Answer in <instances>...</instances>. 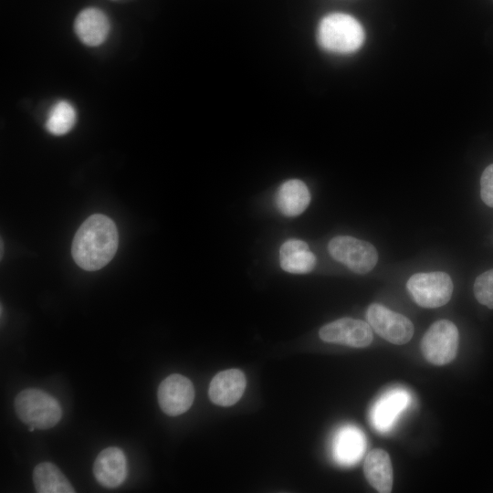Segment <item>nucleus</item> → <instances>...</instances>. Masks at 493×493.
I'll use <instances>...</instances> for the list:
<instances>
[{
  "mask_svg": "<svg viewBox=\"0 0 493 493\" xmlns=\"http://www.w3.org/2000/svg\"><path fill=\"white\" fill-rule=\"evenodd\" d=\"M118 244L115 223L104 215L96 214L88 217L76 232L71 253L78 266L95 271L113 258Z\"/></svg>",
  "mask_w": 493,
  "mask_h": 493,
  "instance_id": "nucleus-1",
  "label": "nucleus"
},
{
  "mask_svg": "<svg viewBox=\"0 0 493 493\" xmlns=\"http://www.w3.org/2000/svg\"><path fill=\"white\" fill-rule=\"evenodd\" d=\"M362 26L353 16L344 13H331L320 22L317 32L319 45L326 51L349 54L363 44Z\"/></svg>",
  "mask_w": 493,
  "mask_h": 493,
  "instance_id": "nucleus-2",
  "label": "nucleus"
},
{
  "mask_svg": "<svg viewBox=\"0 0 493 493\" xmlns=\"http://www.w3.org/2000/svg\"><path fill=\"white\" fill-rule=\"evenodd\" d=\"M15 409L23 423L42 430L55 426L62 416L58 400L35 388L25 389L16 395Z\"/></svg>",
  "mask_w": 493,
  "mask_h": 493,
  "instance_id": "nucleus-3",
  "label": "nucleus"
},
{
  "mask_svg": "<svg viewBox=\"0 0 493 493\" xmlns=\"http://www.w3.org/2000/svg\"><path fill=\"white\" fill-rule=\"evenodd\" d=\"M406 288L416 304L434 309L446 304L453 293V282L448 274L442 271L414 274Z\"/></svg>",
  "mask_w": 493,
  "mask_h": 493,
  "instance_id": "nucleus-4",
  "label": "nucleus"
},
{
  "mask_svg": "<svg viewBox=\"0 0 493 493\" xmlns=\"http://www.w3.org/2000/svg\"><path fill=\"white\" fill-rule=\"evenodd\" d=\"M458 341L456 326L448 320H440L434 322L424 334L421 351L427 362L441 366L455 359Z\"/></svg>",
  "mask_w": 493,
  "mask_h": 493,
  "instance_id": "nucleus-5",
  "label": "nucleus"
},
{
  "mask_svg": "<svg viewBox=\"0 0 493 493\" xmlns=\"http://www.w3.org/2000/svg\"><path fill=\"white\" fill-rule=\"evenodd\" d=\"M330 256L357 274L370 272L378 261V253L369 242L350 236L333 237L328 245Z\"/></svg>",
  "mask_w": 493,
  "mask_h": 493,
  "instance_id": "nucleus-6",
  "label": "nucleus"
},
{
  "mask_svg": "<svg viewBox=\"0 0 493 493\" xmlns=\"http://www.w3.org/2000/svg\"><path fill=\"white\" fill-rule=\"evenodd\" d=\"M366 318L372 329L391 343H407L414 335V328L408 318L381 304H371Z\"/></svg>",
  "mask_w": 493,
  "mask_h": 493,
  "instance_id": "nucleus-7",
  "label": "nucleus"
},
{
  "mask_svg": "<svg viewBox=\"0 0 493 493\" xmlns=\"http://www.w3.org/2000/svg\"><path fill=\"white\" fill-rule=\"evenodd\" d=\"M319 335L323 341L354 348L367 347L373 339L370 324L352 318H341L322 326Z\"/></svg>",
  "mask_w": 493,
  "mask_h": 493,
  "instance_id": "nucleus-8",
  "label": "nucleus"
},
{
  "mask_svg": "<svg viewBox=\"0 0 493 493\" xmlns=\"http://www.w3.org/2000/svg\"><path fill=\"white\" fill-rule=\"evenodd\" d=\"M157 397L163 412L176 416L185 413L193 404L194 385L185 376L173 373L160 383Z\"/></svg>",
  "mask_w": 493,
  "mask_h": 493,
  "instance_id": "nucleus-9",
  "label": "nucleus"
},
{
  "mask_svg": "<svg viewBox=\"0 0 493 493\" xmlns=\"http://www.w3.org/2000/svg\"><path fill=\"white\" fill-rule=\"evenodd\" d=\"M93 473L96 480L105 488L121 486L127 477V460L123 451L115 446L103 449L94 461Z\"/></svg>",
  "mask_w": 493,
  "mask_h": 493,
  "instance_id": "nucleus-10",
  "label": "nucleus"
},
{
  "mask_svg": "<svg viewBox=\"0 0 493 493\" xmlns=\"http://www.w3.org/2000/svg\"><path fill=\"white\" fill-rule=\"evenodd\" d=\"M246 385V377L241 370L228 369L219 372L210 383L209 398L215 404L231 406L241 398Z\"/></svg>",
  "mask_w": 493,
  "mask_h": 493,
  "instance_id": "nucleus-11",
  "label": "nucleus"
},
{
  "mask_svg": "<svg viewBox=\"0 0 493 493\" xmlns=\"http://www.w3.org/2000/svg\"><path fill=\"white\" fill-rule=\"evenodd\" d=\"M74 29L82 43L89 47H97L107 38L110 22L103 11L89 7L77 16Z\"/></svg>",
  "mask_w": 493,
  "mask_h": 493,
  "instance_id": "nucleus-12",
  "label": "nucleus"
},
{
  "mask_svg": "<svg viewBox=\"0 0 493 493\" xmlns=\"http://www.w3.org/2000/svg\"><path fill=\"white\" fill-rule=\"evenodd\" d=\"M365 445L364 435L360 429L352 425L344 426L338 431L333 439V456L341 465H353L363 455Z\"/></svg>",
  "mask_w": 493,
  "mask_h": 493,
  "instance_id": "nucleus-13",
  "label": "nucleus"
},
{
  "mask_svg": "<svg viewBox=\"0 0 493 493\" xmlns=\"http://www.w3.org/2000/svg\"><path fill=\"white\" fill-rule=\"evenodd\" d=\"M363 472L370 485L380 493L393 488V467L390 456L381 448L372 449L365 457Z\"/></svg>",
  "mask_w": 493,
  "mask_h": 493,
  "instance_id": "nucleus-14",
  "label": "nucleus"
},
{
  "mask_svg": "<svg viewBox=\"0 0 493 493\" xmlns=\"http://www.w3.org/2000/svg\"><path fill=\"white\" fill-rule=\"evenodd\" d=\"M309 202L310 194L307 185L297 179L283 183L275 196L277 208L282 215L288 217L300 215Z\"/></svg>",
  "mask_w": 493,
  "mask_h": 493,
  "instance_id": "nucleus-15",
  "label": "nucleus"
},
{
  "mask_svg": "<svg viewBox=\"0 0 493 493\" xmlns=\"http://www.w3.org/2000/svg\"><path fill=\"white\" fill-rule=\"evenodd\" d=\"M408 403L409 393L404 390L394 389L384 393L372 409L373 425L381 432L388 430Z\"/></svg>",
  "mask_w": 493,
  "mask_h": 493,
  "instance_id": "nucleus-16",
  "label": "nucleus"
},
{
  "mask_svg": "<svg viewBox=\"0 0 493 493\" xmlns=\"http://www.w3.org/2000/svg\"><path fill=\"white\" fill-rule=\"evenodd\" d=\"M279 261L283 270L293 274H306L313 270L316 257L306 242L299 239L286 241L280 247Z\"/></svg>",
  "mask_w": 493,
  "mask_h": 493,
  "instance_id": "nucleus-17",
  "label": "nucleus"
},
{
  "mask_svg": "<svg viewBox=\"0 0 493 493\" xmlns=\"http://www.w3.org/2000/svg\"><path fill=\"white\" fill-rule=\"evenodd\" d=\"M33 482L38 493H74L75 489L60 471L50 462L38 464L33 471Z\"/></svg>",
  "mask_w": 493,
  "mask_h": 493,
  "instance_id": "nucleus-18",
  "label": "nucleus"
},
{
  "mask_svg": "<svg viewBox=\"0 0 493 493\" xmlns=\"http://www.w3.org/2000/svg\"><path fill=\"white\" fill-rule=\"evenodd\" d=\"M76 123V110L66 100H59L53 105L46 121L47 130L54 135L68 133Z\"/></svg>",
  "mask_w": 493,
  "mask_h": 493,
  "instance_id": "nucleus-19",
  "label": "nucleus"
},
{
  "mask_svg": "<svg viewBox=\"0 0 493 493\" xmlns=\"http://www.w3.org/2000/svg\"><path fill=\"white\" fill-rule=\"evenodd\" d=\"M474 294L480 304L493 309V268L482 273L476 278Z\"/></svg>",
  "mask_w": 493,
  "mask_h": 493,
  "instance_id": "nucleus-20",
  "label": "nucleus"
},
{
  "mask_svg": "<svg viewBox=\"0 0 493 493\" xmlns=\"http://www.w3.org/2000/svg\"><path fill=\"white\" fill-rule=\"evenodd\" d=\"M480 194L483 202L493 207V164L488 165L481 175Z\"/></svg>",
  "mask_w": 493,
  "mask_h": 493,
  "instance_id": "nucleus-21",
  "label": "nucleus"
}]
</instances>
